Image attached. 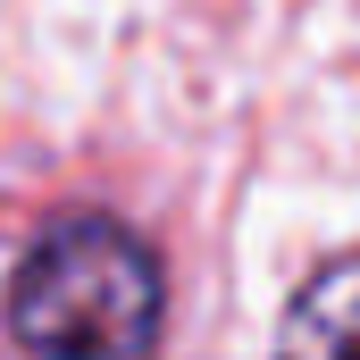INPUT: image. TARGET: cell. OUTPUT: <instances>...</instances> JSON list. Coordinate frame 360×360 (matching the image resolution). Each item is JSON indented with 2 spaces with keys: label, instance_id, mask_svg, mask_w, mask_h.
Returning <instances> with one entry per match:
<instances>
[{
  "label": "cell",
  "instance_id": "obj_2",
  "mask_svg": "<svg viewBox=\"0 0 360 360\" xmlns=\"http://www.w3.org/2000/svg\"><path fill=\"white\" fill-rule=\"evenodd\" d=\"M269 360H360V243L293 285Z\"/></svg>",
  "mask_w": 360,
  "mask_h": 360
},
{
  "label": "cell",
  "instance_id": "obj_1",
  "mask_svg": "<svg viewBox=\"0 0 360 360\" xmlns=\"http://www.w3.org/2000/svg\"><path fill=\"white\" fill-rule=\"evenodd\" d=\"M0 327L25 360H151L168 335V260L117 210H59L8 260Z\"/></svg>",
  "mask_w": 360,
  "mask_h": 360
}]
</instances>
